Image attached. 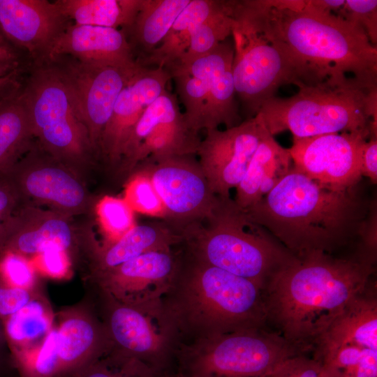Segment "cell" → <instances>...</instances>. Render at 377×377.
<instances>
[{"label":"cell","mask_w":377,"mask_h":377,"mask_svg":"<svg viewBox=\"0 0 377 377\" xmlns=\"http://www.w3.org/2000/svg\"><path fill=\"white\" fill-rule=\"evenodd\" d=\"M71 218L33 205L21 207L0 227V255L66 251L79 235Z\"/></svg>","instance_id":"obj_19"},{"label":"cell","mask_w":377,"mask_h":377,"mask_svg":"<svg viewBox=\"0 0 377 377\" xmlns=\"http://www.w3.org/2000/svg\"><path fill=\"white\" fill-rule=\"evenodd\" d=\"M313 358L329 377H377V350L352 345L317 346Z\"/></svg>","instance_id":"obj_30"},{"label":"cell","mask_w":377,"mask_h":377,"mask_svg":"<svg viewBox=\"0 0 377 377\" xmlns=\"http://www.w3.org/2000/svg\"><path fill=\"white\" fill-rule=\"evenodd\" d=\"M263 377H329L321 364L304 355L288 359Z\"/></svg>","instance_id":"obj_39"},{"label":"cell","mask_w":377,"mask_h":377,"mask_svg":"<svg viewBox=\"0 0 377 377\" xmlns=\"http://www.w3.org/2000/svg\"><path fill=\"white\" fill-rule=\"evenodd\" d=\"M48 62L56 68L66 84L99 161L101 135L117 98L142 66H96L69 56L58 57Z\"/></svg>","instance_id":"obj_13"},{"label":"cell","mask_w":377,"mask_h":377,"mask_svg":"<svg viewBox=\"0 0 377 377\" xmlns=\"http://www.w3.org/2000/svg\"><path fill=\"white\" fill-rule=\"evenodd\" d=\"M306 350L267 328L180 343L175 354L181 377H263Z\"/></svg>","instance_id":"obj_8"},{"label":"cell","mask_w":377,"mask_h":377,"mask_svg":"<svg viewBox=\"0 0 377 377\" xmlns=\"http://www.w3.org/2000/svg\"><path fill=\"white\" fill-rule=\"evenodd\" d=\"M265 126L256 117L224 131H206L196 154L212 191L223 199L242 181L265 134Z\"/></svg>","instance_id":"obj_15"},{"label":"cell","mask_w":377,"mask_h":377,"mask_svg":"<svg viewBox=\"0 0 377 377\" xmlns=\"http://www.w3.org/2000/svg\"><path fill=\"white\" fill-rule=\"evenodd\" d=\"M1 339H2V329L0 325V343L1 341Z\"/></svg>","instance_id":"obj_50"},{"label":"cell","mask_w":377,"mask_h":377,"mask_svg":"<svg viewBox=\"0 0 377 377\" xmlns=\"http://www.w3.org/2000/svg\"><path fill=\"white\" fill-rule=\"evenodd\" d=\"M370 131L293 138L288 149L293 167L318 184L346 189L362 179L361 154Z\"/></svg>","instance_id":"obj_14"},{"label":"cell","mask_w":377,"mask_h":377,"mask_svg":"<svg viewBox=\"0 0 377 377\" xmlns=\"http://www.w3.org/2000/svg\"><path fill=\"white\" fill-rule=\"evenodd\" d=\"M235 24L233 1H223L217 10L195 27L189 47L179 62L188 61L211 52L232 35Z\"/></svg>","instance_id":"obj_32"},{"label":"cell","mask_w":377,"mask_h":377,"mask_svg":"<svg viewBox=\"0 0 377 377\" xmlns=\"http://www.w3.org/2000/svg\"><path fill=\"white\" fill-rule=\"evenodd\" d=\"M201 140L198 133L188 126L182 113L174 120L158 125L147 135L136 150L123 177L126 179L143 161H156L195 154Z\"/></svg>","instance_id":"obj_25"},{"label":"cell","mask_w":377,"mask_h":377,"mask_svg":"<svg viewBox=\"0 0 377 377\" xmlns=\"http://www.w3.org/2000/svg\"><path fill=\"white\" fill-rule=\"evenodd\" d=\"M61 56L96 66L140 65L124 32L110 27L70 24L54 43L46 62Z\"/></svg>","instance_id":"obj_21"},{"label":"cell","mask_w":377,"mask_h":377,"mask_svg":"<svg viewBox=\"0 0 377 377\" xmlns=\"http://www.w3.org/2000/svg\"><path fill=\"white\" fill-rule=\"evenodd\" d=\"M94 210L105 246L119 239L137 224L134 211L123 198L105 195L96 200Z\"/></svg>","instance_id":"obj_33"},{"label":"cell","mask_w":377,"mask_h":377,"mask_svg":"<svg viewBox=\"0 0 377 377\" xmlns=\"http://www.w3.org/2000/svg\"><path fill=\"white\" fill-rule=\"evenodd\" d=\"M0 61H20L19 50L13 45H0Z\"/></svg>","instance_id":"obj_48"},{"label":"cell","mask_w":377,"mask_h":377,"mask_svg":"<svg viewBox=\"0 0 377 377\" xmlns=\"http://www.w3.org/2000/svg\"><path fill=\"white\" fill-rule=\"evenodd\" d=\"M233 16L296 59L327 73L377 84V47L359 27L301 0L234 1Z\"/></svg>","instance_id":"obj_3"},{"label":"cell","mask_w":377,"mask_h":377,"mask_svg":"<svg viewBox=\"0 0 377 377\" xmlns=\"http://www.w3.org/2000/svg\"><path fill=\"white\" fill-rule=\"evenodd\" d=\"M7 173L25 205L47 206L72 218L91 212L97 200L84 179L36 140Z\"/></svg>","instance_id":"obj_11"},{"label":"cell","mask_w":377,"mask_h":377,"mask_svg":"<svg viewBox=\"0 0 377 377\" xmlns=\"http://www.w3.org/2000/svg\"><path fill=\"white\" fill-rule=\"evenodd\" d=\"M376 262L359 249L349 256L323 252L295 256L264 290L267 324L307 351L333 316L371 290Z\"/></svg>","instance_id":"obj_2"},{"label":"cell","mask_w":377,"mask_h":377,"mask_svg":"<svg viewBox=\"0 0 377 377\" xmlns=\"http://www.w3.org/2000/svg\"><path fill=\"white\" fill-rule=\"evenodd\" d=\"M352 345L377 350V300L372 290L357 297L333 316L313 346Z\"/></svg>","instance_id":"obj_23"},{"label":"cell","mask_w":377,"mask_h":377,"mask_svg":"<svg viewBox=\"0 0 377 377\" xmlns=\"http://www.w3.org/2000/svg\"><path fill=\"white\" fill-rule=\"evenodd\" d=\"M374 205L359 184L334 189L318 184L293 166L257 205L244 211L292 255L335 253L360 243Z\"/></svg>","instance_id":"obj_1"},{"label":"cell","mask_w":377,"mask_h":377,"mask_svg":"<svg viewBox=\"0 0 377 377\" xmlns=\"http://www.w3.org/2000/svg\"><path fill=\"white\" fill-rule=\"evenodd\" d=\"M337 15L360 27L371 43L376 46L377 1L346 0Z\"/></svg>","instance_id":"obj_37"},{"label":"cell","mask_w":377,"mask_h":377,"mask_svg":"<svg viewBox=\"0 0 377 377\" xmlns=\"http://www.w3.org/2000/svg\"><path fill=\"white\" fill-rule=\"evenodd\" d=\"M24 205L7 172H0V227Z\"/></svg>","instance_id":"obj_42"},{"label":"cell","mask_w":377,"mask_h":377,"mask_svg":"<svg viewBox=\"0 0 377 377\" xmlns=\"http://www.w3.org/2000/svg\"><path fill=\"white\" fill-rule=\"evenodd\" d=\"M22 88L0 104V172L10 169L34 140Z\"/></svg>","instance_id":"obj_28"},{"label":"cell","mask_w":377,"mask_h":377,"mask_svg":"<svg viewBox=\"0 0 377 377\" xmlns=\"http://www.w3.org/2000/svg\"><path fill=\"white\" fill-rule=\"evenodd\" d=\"M49 322L42 305L36 301L29 302L20 310L9 316L6 330L14 341L37 338L48 330Z\"/></svg>","instance_id":"obj_36"},{"label":"cell","mask_w":377,"mask_h":377,"mask_svg":"<svg viewBox=\"0 0 377 377\" xmlns=\"http://www.w3.org/2000/svg\"><path fill=\"white\" fill-rule=\"evenodd\" d=\"M361 175L373 184L377 182V134H370L364 143L361 154Z\"/></svg>","instance_id":"obj_44"},{"label":"cell","mask_w":377,"mask_h":377,"mask_svg":"<svg viewBox=\"0 0 377 377\" xmlns=\"http://www.w3.org/2000/svg\"><path fill=\"white\" fill-rule=\"evenodd\" d=\"M0 272L15 287L24 288L33 281V272L26 260L20 255H0Z\"/></svg>","instance_id":"obj_41"},{"label":"cell","mask_w":377,"mask_h":377,"mask_svg":"<svg viewBox=\"0 0 377 377\" xmlns=\"http://www.w3.org/2000/svg\"><path fill=\"white\" fill-rule=\"evenodd\" d=\"M179 262L171 250L153 251L105 272L114 291L127 304L147 306L161 302L175 278Z\"/></svg>","instance_id":"obj_20"},{"label":"cell","mask_w":377,"mask_h":377,"mask_svg":"<svg viewBox=\"0 0 377 377\" xmlns=\"http://www.w3.org/2000/svg\"><path fill=\"white\" fill-rule=\"evenodd\" d=\"M233 43L226 39L211 52L168 69L194 131L227 128L241 121L232 76Z\"/></svg>","instance_id":"obj_10"},{"label":"cell","mask_w":377,"mask_h":377,"mask_svg":"<svg viewBox=\"0 0 377 377\" xmlns=\"http://www.w3.org/2000/svg\"><path fill=\"white\" fill-rule=\"evenodd\" d=\"M41 262L47 273L52 276L64 274L67 269L66 251L50 249L40 253Z\"/></svg>","instance_id":"obj_45"},{"label":"cell","mask_w":377,"mask_h":377,"mask_svg":"<svg viewBox=\"0 0 377 377\" xmlns=\"http://www.w3.org/2000/svg\"><path fill=\"white\" fill-rule=\"evenodd\" d=\"M235 20L231 35L234 47L232 76L236 95L247 119L254 117L279 87L287 84L299 87L334 74L307 65L246 22Z\"/></svg>","instance_id":"obj_9"},{"label":"cell","mask_w":377,"mask_h":377,"mask_svg":"<svg viewBox=\"0 0 377 377\" xmlns=\"http://www.w3.org/2000/svg\"><path fill=\"white\" fill-rule=\"evenodd\" d=\"M312 8L325 13L337 15L345 3V0H311L307 1Z\"/></svg>","instance_id":"obj_47"},{"label":"cell","mask_w":377,"mask_h":377,"mask_svg":"<svg viewBox=\"0 0 377 377\" xmlns=\"http://www.w3.org/2000/svg\"><path fill=\"white\" fill-rule=\"evenodd\" d=\"M123 198L134 212L166 219L164 205L148 174L140 166L126 179Z\"/></svg>","instance_id":"obj_34"},{"label":"cell","mask_w":377,"mask_h":377,"mask_svg":"<svg viewBox=\"0 0 377 377\" xmlns=\"http://www.w3.org/2000/svg\"><path fill=\"white\" fill-rule=\"evenodd\" d=\"M293 166L288 149L279 144L267 131L236 187L233 199L235 205L246 211L257 205L287 175Z\"/></svg>","instance_id":"obj_22"},{"label":"cell","mask_w":377,"mask_h":377,"mask_svg":"<svg viewBox=\"0 0 377 377\" xmlns=\"http://www.w3.org/2000/svg\"><path fill=\"white\" fill-rule=\"evenodd\" d=\"M162 377H170V376H162ZM173 377H181L180 376H179L178 374H176L175 376Z\"/></svg>","instance_id":"obj_51"},{"label":"cell","mask_w":377,"mask_h":377,"mask_svg":"<svg viewBox=\"0 0 377 377\" xmlns=\"http://www.w3.org/2000/svg\"><path fill=\"white\" fill-rule=\"evenodd\" d=\"M84 377H162L139 360L127 357L116 364H101L89 370Z\"/></svg>","instance_id":"obj_38"},{"label":"cell","mask_w":377,"mask_h":377,"mask_svg":"<svg viewBox=\"0 0 377 377\" xmlns=\"http://www.w3.org/2000/svg\"><path fill=\"white\" fill-rule=\"evenodd\" d=\"M21 70L0 77V104L17 93L22 87L20 80Z\"/></svg>","instance_id":"obj_46"},{"label":"cell","mask_w":377,"mask_h":377,"mask_svg":"<svg viewBox=\"0 0 377 377\" xmlns=\"http://www.w3.org/2000/svg\"><path fill=\"white\" fill-rule=\"evenodd\" d=\"M221 0H191L177 17L161 43L138 64L147 68L168 69L180 61L186 52L195 27L217 10Z\"/></svg>","instance_id":"obj_27"},{"label":"cell","mask_w":377,"mask_h":377,"mask_svg":"<svg viewBox=\"0 0 377 377\" xmlns=\"http://www.w3.org/2000/svg\"><path fill=\"white\" fill-rule=\"evenodd\" d=\"M182 241L177 230L165 224H136L119 239L104 246L99 255L100 268L106 272L143 253L170 250Z\"/></svg>","instance_id":"obj_26"},{"label":"cell","mask_w":377,"mask_h":377,"mask_svg":"<svg viewBox=\"0 0 377 377\" xmlns=\"http://www.w3.org/2000/svg\"><path fill=\"white\" fill-rule=\"evenodd\" d=\"M161 304L179 343L267 325L264 292L256 283L193 257L184 267L179 263Z\"/></svg>","instance_id":"obj_4"},{"label":"cell","mask_w":377,"mask_h":377,"mask_svg":"<svg viewBox=\"0 0 377 377\" xmlns=\"http://www.w3.org/2000/svg\"><path fill=\"white\" fill-rule=\"evenodd\" d=\"M69 24L55 1L0 0L1 31L34 65L47 61L54 43Z\"/></svg>","instance_id":"obj_17"},{"label":"cell","mask_w":377,"mask_h":377,"mask_svg":"<svg viewBox=\"0 0 377 377\" xmlns=\"http://www.w3.org/2000/svg\"><path fill=\"white\" fill-rule=\"evenodd\" d=\"M298 89L290 97L268 99L255 116L271 135L377 131V84L338 73Z\"/></svg>","instance_id":"obj_5"},{"label":"cell","mask_w":377,"mask_h":377,"mask_svg":"<svg viewBox=\"0 0 377 377\" xmlns=\"http://www.w3.org/2000/svg\"><path fill=\"white\" fill-rule=\"evenodd\" d=\"M137 166L148 174L164 205L166 219L179 226V233L190 225L213 219L226 200L212 191L193 155L143 161Z\"/></svg>","instance_id":"obj_12"},{"label":"cell","mask_w":377,"mask_h":377,"mask_svg":"<svg viewBox=\"0 0 377 377\" xmlns=\"http://www.w3.org/2000/svg\"><path fill=\"white\" fill-rule=\"evenodd\" d=\"M29 300V294L25 289L6 287L0 283V316L12 315L26 305Z\"/></svg>","instance_id":"obj_43"},{"label":"cell","mask_w":377,"mask_h":377,"mask_svg":"<svg viewBox=\"0 0 377 377\" xmlns=\"http://www.w3.org/2000/svg\"><path fill=\"white\" fill-rule=\"evenodd\" d=\"M22 94L34 139L86 182L99 163L87 127L56 68L34 65Z\"/></svg>","instance_id":"obj_7"},{"label":"cell","mask_w":377,"mask_h":377,"mask_svg":"<svg viewBox=\"0 0 377 377\" xmlns=\"http://www.w3.org/2000/svg\"><path fill=\"white\" fill-rule=\"evenodd\" d=\"M191 0H140L132 24L122 30L139 63L165 38L172 24Z\"/></svg>","instance_id":"obj_24"},{"label":"cell","mask_w":377,"mask_h":377,"mask_svg":"<svg viewBox=\"0 0 377 377\" xmlns=\"http://www.w3.org/2000/svg\"><path fill=\"white\" fill-rule=\"evenodd\" d=\"M110 326L114 341L130 357L163 376L162 373L175 357L179 340L161 302L148 306H119L111 314Z\"/></svg>","instance_id":"obj_16"},{"label":"cell","mask_w":377,"mask_h":377,"mask_svg":"<svg viewBox=\"0 0 377 377\" xmlns=\"http://www.w3.org/2000/svg\"><path fill=\"white\" fill-rule=\"evenodd\" d=\"M180 234L193 258L250 280L263 292L271 278L295 258L230 198L207 227L192 224Z\"/></svg>","instance_id":"obj_6"},{"label":"cell","mask_w":377,"mask_h":377,"mask_svg":"<svg viewBox=\"0 0 377 377\" xmlns=\"http://www.w3.org/2000/svg\"><path fill=\"white\" fill-rule=\"evenodd\" d=\"M59 367L57 331L48 333L33 363L34 374L37 377H49Z\"/></svg>","instance_id":"obj_40"},{"label":"cell","mask_w":377,"mask_h":377,"mask_svg":"<svg viewBox=\"0 0 377 377\" xmlns=\"http://www.w3.org/2000/svg\"><path fill=\"white\" fill-rule=\"evenodd\" d=\"M61 13L75 24L126 29L133 23L140 0H56Z\"/></svg>","instance_id":"obj_29"},{"label":"cell","mask_w":377,"mask_h":377,"mask_svg":"<svg viewBox=\"0 0 377 377\" xmlns=\"http://www.w3.org/2000/svg\"><path fill=\"white\" fill-rule=\"evenodd\" d=\"M170 80L161 67H142L122 89L101 138L99 162L117 170L128 138L145 109L167 89Z\"/></svg>","instance_id":"obj_18"},{"label":"cell","mask_w":377,"mask_h":377,"mask_svg":"<svg viewBox=\"0 0 377 377\" xmlns=\"http://www.w3.org/2000/svg\"><path fill=\"white\" fill-rule=\"evenodd\" d=\"M182 114L177 96L167 89L145 109L135 124L125 145L117 174L119 177L124 176L138 147L154 128L161 124L174 120Z\"/></svg>","instance_id":"obj_31"},{"label":"cell","mask_w":377,"mask_h":377,"mask_svg":"<svg viewBox=\"0 0 377 377\" xmlns=\"http://www.w3.org/2000/svg\"><path fill=\"white\" fill-rule=\"evenodd\" d=\"M94 339V329L87 321L71 318L63 323L57 331L60 369L77 361L90 348Z\"/></svg>","instance_id":"obj_35"},{"label":"cell","mask_w":377,"mask_h":377,"mask_svg":"<svg viewBox=\"0 0 377 377\" xmlns=\"http://www.w3.org/2000/svg\"><path fill=\"white\" fill-rule=\"evenodd\" d=\"M0 45H12L6 40V38L3 36V34L2 31H1V29H0Z\"/></svg>","instance_id":"obj_49"}]
</instances>
